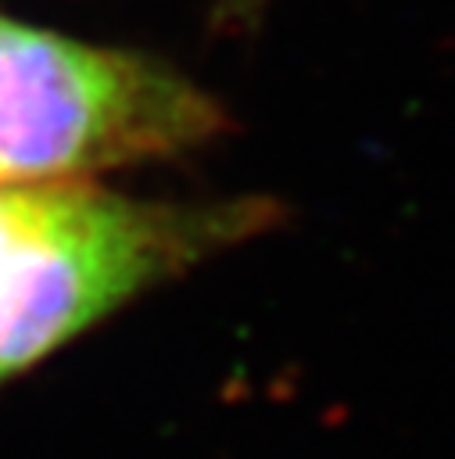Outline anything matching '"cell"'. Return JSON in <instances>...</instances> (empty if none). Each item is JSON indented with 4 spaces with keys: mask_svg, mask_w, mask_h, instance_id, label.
I'll return each mask as SVG.
<instances>
[{
    "mask_svg": "<svg viewBox=\"0 0 455 459\" xmlns=\"http://www.w3.org/2000/svg\"><path fill=\"white\" fill-rule=\"evenodd\" d=\"M272 222L269 201H147L97 179L0 183V384Z\"/></svg>",
    "mask_w": 455,
    "mask_h": 459,
    "instance_id": "1",
    "label": "cell"
},
{
    "mask_svg": "<svg viewBox=\"0 0 455 459\" xmlns=\"http://www.w3.org/2000/svg\"><path fill=\"white\" fill-rule=\"evenodd\" d=\"M222 129L219 100L176 68L0 14V183L93 179Z\"/></svg>",
    "mask_w": 455,
    "mask_h": 459,
    "instance_id": "2",
    "label": "cell"
},
{
    "mask_svg": "<svg viewBox=\"0 0 455 459\" xmlns=\"http://www.w3.org/2000/svg\"><path fill=\"white\" fill-rule=\"evenodd\" d=\"M258 4H262V0H222V11H226L229 18H247Z\"/></svg>",
    "mask_w": 455,
    "mask_h": 459,
    "instance_id": "3",
    "label": "cell"
}]
</instances>
